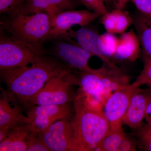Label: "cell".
<instances>
[{
	"mask_svg": "<svg viewBox=\"0 0 151 151\" xmlns=\"http://www.w3.org/2000/svg\"><path fill=\"white\" fill-rule=\"evenodd\" d=\"M31 65L1 70V79L6 85L10 97H16L27 106L30 99L50 79L72 71L55 57L48 54L40 56Z\"/></svg>",
	"mask_w": 151,
	"mask_h": 151,
	"instance_id": "obj_1",
	"label": "cell"
},
{
	"mask_svg": "<svg viewBox=\"0 0 151 151\" xmlns=\"http://www.w3.org/2000/svg\"><path fill=\"white\" fill-rule=\"evenodd\" d=\"M74 115L71 120L76 151H95L111 130L103 111L87 105L80 91L73 100Z\"/></svg>",
	"mask_w": 151,
	"mask_h": 151,
	"instance_id": "obj_2",
	"label": "cell"
},
{
	"mask_svg": "<svg viewBox=\"0 0 151 151\" xmlns=\"http://www.w3.org/2000/svg\"><path fill=\"white\" fill-rule=\"evenodd\" d=\"M9 17L3 26L11 37L41 54H49L43 47L45 41L51 39V17L47 14L29 13L21 8Z\"/></svg>",
	"mask_w": 151,
	"mask_h": 151,
	"instance_id": "obj_3",
	"label": "cell"
},
{
	"mask_svg": "<svg viewBox=\"0 0 151 151\" xmlns=\"http://www.w3.org/2000/svg\"><path fill=\"white\" fill-rule=\"evenodd\" d=\"M78 84V78L72 71L53 77L30 99L27 106L61 105L70 103L75 97L71 87Z\"/></svg>",
	"mask_w": 151,
	"mask_h": 151,
	"instance_id": "obj_4",
	"label": "cell"
},
{
	"mask_svg": "<svg viewBox=\"0 0 151 151\" xmlns=\"http://www.w3.org/2000/svg\"><path fill=\"white\" fill-rule=\"evenodd\" d=\"M42 55L25 44L5 35L1 30L0 70L27 66Z\"/></svg>",
	"mask_w": 151,
	"mask_h": 151,
	"instance_id": "obj_5",
	"label": "cell"
},
{
	"mask_svg": "<svg viewBox=\"0 0 151 151\" xmlns=\"http://www.w3.org/2000/svg\"><path fill=\"white\" fill-rule=\"evenodd\" d=\"M50 151H76L71 120L61 119L39 133Z\"/></svg>",
	"mask_w": 151,
	"mask_h": 151,
	"instance_id": "obj_6",
	"label": "cell"
},
{
	"mask_svg": "<svg viewBox=\"0 0 151 151\" xmlns=\"http://www.w3.org/2000/svg\"><path fill=\"white\" fill-rule=\"evenodd\" d=\"M140 89L130 84L114 92L104 105V115L110 124L111 130H123V120L134 94Z\"/></svg>",
	"mask_w": 151,
	"mask_h": 151,
	"instance_id": "obj_7",
	"label": "cell"
},
{
	"mask_svg": "<svg viewBox=\"0 0 151 151\" xmlns=\"http://www.w3.org/2000/svg\"><path fill=\"white\" fill-rule=\"evenodd\" d=\"M72 110L68 103L61 105H33L30 106L27 116L31 118L29 124L33 132L40 133L58 120L70 119Z\"/></svg>",
	"mask_w": 151,
	"mask_h": 151,
	"instance_id": "obj_8",
	"label": "cell"
},
{
	"mask_svg": "<svg viewBox=\"0 0 151 151\" xmlns=\"http://www.w3.org/2000/svg\"><path fill=\"white\" fill-rule=\"evenodd\" d=\"M101 16L89 10H70L58 14L51 18V38L67 37L72 27L86 26Z\"/></svg>",
	"mask_w": 151,
	"mask_h": 151,
	"instance_id": "obj_9",
	"label": "cell"
},
{
	"mask_svg": "<svg viewBox=\"0 0 151 151\" xmlns=\"http://www.w3.org/2000/svg\"><path fill=\"white\" fill-rule=\"evenodd\" d=\"M52 54L70 69L89 71L93 69L88 62L95 55L75 43L58 40L53 45Z\"/></svg>",
	"mask_w": 151,
	"mask_h": 151,
	"instance_id": "obj_10",
	"label": "cell"
},
{
	"mask_svg": "<svg viewBox=\"0 0 151 151\" xmlns=\"http://www.w3.org/2000/svg\"><path fill=\"white\" fill-rule=\"evenodd\" d=\"M2 96L0 99V142H2L7 135L9 130L19 124H29L32 119L25 116L17 106L11 107L9 100L10 96L8 92L2 90Z\"/></svg>",
	"mask_w": 151,
	"mask_h": 151,
	"instance_id": "obj_11",
	"label": "cell"
},
{
	"mask_svg": "<svg viewBox=\"0 0 151 151\" xmlns=\"http://www.w3.org/2000/svg\"><path fill=\"white\" fill-rule=\"evenodd\" d=\"M151 101V92L148 89H140L132 97L123 120V124L136 130L143 124L146 110Z\"/></svg>",
	"mask_w": 151,
	"mask_h": 151,
	"instance_id": "obj_12",
	"label": "cell"
},
{
	"mask_svg": "<svg viewBox=\"0 0 151 151\" xmlns=\"http://www.w3.org/2000/svg\"><path fill=\"white\" fill-rule=\"evenodd\" d=\"M100 70L102 75L103 100H106L113 92L130 85L129 77L114 64L103 62Z\"/></svg>",
	"mask_w": 151,
	"mask_h": 151,
	"instance_id": "obj_13",
	"label": "cell"
},
{
	"mask_svg": "<svg viewBox=\"0 0 151 151\" xmlns=\"http://www.w3.org/2000/svg\"><path fill=\"white\" fill-rule=\"evenodd\" d=\"M69 37L74 38L76 42L73 43L78 45L85 50L93 53L103 62L113 64L110 60L104 56L100 46V35L96 30L86 26L82 27L76 31L70 29L68 33L66 39L68 40Z\"/></svg>",
	"mask_w": 151,
	"mask_h": 151,
	"instance_id": "obj_14",
	"label": "cell"
},
{
	"mask_svg": "<svg viewBox=\"0 0 151 151\" xmlns=\"http://www.w3.org/2000/svg\"><path fill=\"white\" fill-rule=\"evenodd\" d=\"M75 0H26L22 9L29 13L44 12L50 17L70 10H74Z\"/></svg>",
	"mask_w": 151,
	"mask_h": 151,
	"instance_id": "obj_15",
	"label": "cell"
},
{
	"mask_svg": "<svg viewBox=\"0 0 151 151\" xmlns=\"http://www.w3.org/2000/svg\"><path fill=\"white\" fill-rule=\"evenodd\" d=\"M78 78L80 90L104 105L102 75L100 68L92 70H80Z\"/></svg>",
	"mask_w": 151,
	"mask_h": 151,
	"instance_id": "obj_16",
	"label": "cell"
},
{
	"mask_svg": "<svg viewBox=\"0 0 151 151\" xmlns=\"http://www.w3.org/2000/svg\"><path fill=\"white\" fill-rule=\"evenodd\" d=\"M141 54V47L137 33L133 29L122 34L113 58L119 60L134 61Z\"/></svg>",
	"mask_w": 151,
	"mask_h": 151,
	"instance_id": "obj_17",
	"label": "cell"
},
{
	"mask_svg": "<svg viewBox=\"0 0 151 151\" xmlns=\"http://www.w3.org/2000/svg\"><path fill=\"white\" fill-rule=\"evenodd\" d=\"M32 131L29 124L11 128L6 138L0 142V151H26L28 138Z\"/></svg>",
	"mask_w": 151,
	"mask_h": 151,
	"instance_id": "obj_18",
	"label": "cell"
},
{
	"mask_svg": "<svg viewBox=\"0 0 151 151\" xmlns=\"http://www.w3.org/2000/svg\"><path fill=\"white\" fill-rule=\"evenodd\" d=\"M132 20L144 63L151 61V19L139 12L132 17Z\"/></svg>",
	"mask_w": 151,
	"mask_h": 151,
	"instance_id": "obj_19",
	"label": "cell"
},
{
	"mask_svg": "<svg viewBox=\"0 0 151 151\" xmlns=\"http://www.w3.org/2000/svg\"><path fill=\"white\" fill-rule=\"evenodd\" d=\"M100 20L107 32L115 34L125 32L133 21L129 12L116 9L101 16Z\"/></svg>",
	"mask_w": 151,
	"mask_h": 151,
	"instance_id": "obj_20",
	"label": "cell"
},
{
	"mask_svg": "<svg viewBox=\"0 0 151 151\" xmlns=\"http://www.w3.org/2000/svg\"><path fill=\"white\" fill-rule=\"evenodd\" d=\"M126 134L124 130H110L95 151H119V147Z\"/></svg>",
	"mask_w": 151,
	"mask_h": 151,
	"instance_id": "obj_21",
	"label": "cell"
},
{
	"mask_svg": "<svg viewBox=\"0 0 151 151\" xmlns=\"http://www.w3.org/2000/svg\"><path fill=\"white\" fill-rule=\"evenodd\" d=\"M119 38L115 34L107 32L100 35V43L101 50L105 57L110 60L113 58L116 53Z\"/></svg>",
	"mask_w": 151,
	"mask_h": 151,
	"instance_id": "obj_22",
	"label": "cell"
},
{
	"mask_svg": "<svg viewBox=\"0 0 151 151\" xmlns=\"http://www.w3.org/2000/svg\"><path fill=\"white\" fill-rule=\"evenodd\" d=\"M135 131L138 139V147L139 150L151 151V125L143 123Z\"/></svg>",
	"mask_w": 151,
	"mask_h": 151,
	"instance_id": "obj_23",
	"label": "cell"
},
{
	"mask_svg": "<svg viewBox=\"0 0 151 151\" xmlns=\"http://www.w3.org/2000/svg\"><path fill=\"white\" fill-rule=\"evenodd\" d=\"M26 151H50L39 133L32 131L28 138Z\"/></svg>",
	"mask_w": 151,
	"mask_h": 151,
	"instance_id": "obj_24",
	"label": "cell"
},
{
	"mask_svg": "<svg viewBox=\"0 0 151 151\" xmlns=\"http://www.w3.org/2000/svg\"><path fill=\"white\" fill-rule=\"evenodd\" d=\"M26 0H0V13L9 16L22 7Z\"/></svg>",
	"mask_w": 151,
	"mask_h": 151,
	"instance_id": "obj_25",
	"label": "cell"
},
{
	"mask_svg": "<svg viewBox=\"0 0 151 151\" xmlns=\"http://www.w3.org/2000/svg\"><path fill=\"white\" fill-rule=\"evenodd\" d=\"M81 3L89 11L100 14H105L108 11L103 0H80Z\"/></svg>",
	"mask_w": 151,
	"mask_h": 151,
	"instance_id": "obj_26",
	"label": "cell"
},
{
	"mask_svg": "<svg viewBox=\"0 0 151 151\" xmlns=\"http://www.w3.org/2000/svg\"><path fill=\"white\" fill-rule=\"evenodd\" d=\"M144 68L141 71L132 86L135 87H140L144 84H147L151 80V61L144 63Z\"/></svg>",
	"mask_w": 151,
	"mask_h": 151,
	"instance_id": "obj_27",
	"label": "cell"
},
{
	"mask_svg": "<svg viewBox=\"0 0 151 151\" xmlns=\"http://www.w3.org/2000/svg\"><path fill=\"white\" fill-rule=\"evenodd\" d=\"M139 12L151 19V0H132Z\"/></svg>",
	"mask_w": 151,
	"mask_h": 151,
	"instance_id": "obj_28",
	"label": "cell"
},
{
	"mask_svg": "<svg viewBox=\"0 0 151 151\" xmlns=\"http://www.w3.org/2000/svg\"><path fill=\"white\" fill-rule=\"evenodd\" d=\"M138 145V142L126 134L121 143L119 151H136Z\"/></svg>",
	"mask_w": 151,
	"mask_h": 151,
	"instance_id": "obj_29",
	"label": "cell"
},
{
	"mask_svg": "<svg viewBox=\"0 0 151 151\" xmlns=\"http://www.w3.org/2000/svg\"><path fill=\"white\" fill-rule=\"evenodd\" d=\"M129 0H113V3L115 8L123 9Z\"/></svg>",
	"mask_w": 151,
	"mask_h": 151,
	"instance_id": "obj_30",
	"label": "cell"
},
{
	"mask_svg": "<svg viewBox=\"0 0 151 151\" xmlns=\"http://www.w3.org/2000/svg\"><path fill=\"white\" fill-rule=\"evenodd\" d=\"M145 119L147 124L151 125V101L148 105L146 110Z\"/></svg>",
	"mask_w": 151,
	"mask_h": 151,
	"instance_id": "obj_31",
	"label": "cell"
},
{
	"mask_svg": "<svg viewBox=\"0 0 151 151\" xmlns=\"http://www.w3.org/2000/svg\"><path fill=\"white\" fill-rule=\"evenodd\" d=\"M105 4H110L113 3V0H103Z\"/></svg>",
	"mask_w": 151,
	"mask_h": 151,
	"instance_id": "obj_32",
	"label": "cell"
},
{
	"mask_svg": "<svg viewBox=\"0 0 151 151\" xmlns=\"http://www.w3.org/2000/svg\"><path fill=\"white\" fill-rule=\"evenodd\" d=\"M147 85L148 86L149 89L150 90L151 92V80H150V81L147 83Z\"/></svg>",
	"mask_w": 151,
	"mask_h": 151,
	"instance_id": "obj_33",
	"label": "cell"
},
{
	"mask_svg": "<svg viewBox=\"0 0 151 151\" xmlns=\"http://www.w3.org/2000/svg\"><path fill=\"white\" fill-rule=\"evenodd\" d=\"M75 1H76V0H75Z\"/></svg>",
	"mask_w": 151,
	"mask_h": 151,
	"instance_id": "obj_34",
	"label": "cell"
}]
</instances>
